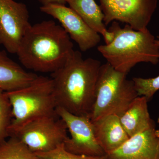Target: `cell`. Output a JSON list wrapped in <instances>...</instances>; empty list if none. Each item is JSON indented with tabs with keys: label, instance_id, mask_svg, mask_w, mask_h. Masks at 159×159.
<instances>
[{
	"label": "cell",
	"instance_id": "obj_6",
	"mask_svg": "<svg viewBox=\"0 0 159 159\" xmlns=\"http://www.w3.org/2000/svg\"><path fill=\"white\" fill-rule=\"evenodd\" d=\"M9 135L17 137L34 152L54 150L69 137L65 122L57 114L33 119L11 131Z\"/></svg>",
	"mask_w": 159,
	"mask_h": 159
},
{
	"label": "cell",
	"instance_id": "obj_19",
	"mask_svg": "<svg viewBox=\"0 0 159 159\" xmlns=\"http://www.w3.org/2000/svg\"><path fill=\"white\" fill-rule=\"evenodd\" d=\"M40 159H104L105 156L101 157L88 156L71 153L66 150L64 143L59 145L54 150L48 152H35Z\"/></svg>",
	"mask_w": 159,
	"mask_h": 159
},
{
	"label": "cell",
	"instance_id": "obj_10",
	"mask_svg": "<svg viewBox=\"0 0 159 159\" xmlns=\"http://www.w3.org/2000/svg\"><path fill=\"white\" fill-rule=\"evenodd\" d=\"M41 11L57 20L80 51H86L98 45L99 33L93 30L74 10L65 5L50 4L40 8Z\"/></svg>",
	"mask_w": 159,
	"mask_h": 159
},
{
	"label": "cell",
	"instance_id": "obj_16",
	"mask_svg": "<svg viewBox=\"0 0 159 159\" xmlns=\"http://www.w3.org/2000/svg\"><path fill=\"white\" fill-rule=\"evenodd\" d=\"M9 137L0 143V159H40L17 137Z\"/></svg>",
	"mask_w": 159,
	"mask_h": 159
},
{
	"label": "cell",
	"instance_id": "obj_5",
	"mask_svg": "<svg viewBox=\"0 0 159 159\" xmlns=\"http://www.w3.org/2000/svg\"><path fill=\"white\" fill-rule=\"evenodd\" d=\"M127 74L117 70L108 62L100 66L91 121L110 115L119 117L131 102L139 97L132 80Z\"/></svg>",
	"mask_w": 159,
	"mask_h": 159
},
{
	"label": "cell",
	"instance_id": "obj_15",
	"mask_svg": "<svg viewBox=\"0 0 159 159\" xmlns=\"http://www.w3.org/2000/svg\"><path fill=\"white\" fill-rule=\"evenodd\" d=\"M74 10L93 30L102 35L106 43L111 42L114 35L106 28L103 22L104 15L95 0H65Z\"/></svg>",
	"mask_w": 159,
	"mask_h": 159
},
{
	"label": "cell",
	"instance_id": "obj_20",
	"mask_svg": "<svg viewBox=\"0 0 159 159\" xmlns=\"http://www.w3.org/2000/svg\"><path fill=\"white\" fill-rule=\"evenodd\" d=\"M40 2L43 6L48 5L50 4H61V5H66L65 0H38Z\"/></svg>",
	"mask_w": 159,
	"mask_h": 159
},
{
	"label": "cell",
	"instance_id": "obj_1",
	"mask_svg": "<svg viewBox=\"0 0 159 159\" xmlns=\"http://www.w3.org/2000/svg\"><path fill=\"white\" fill-rule=\"evenodd\" d=\"M101 65L99 60L84 59L80 51H74L66 63L51 74L57 107L90 118Z\"/></svg>",
	"mask_w": 159,
	"mask_h": 159
},
{
	"label": "cell",
	"instance_id": "obj_12",
	"mask_svg": "<svg viewBox=\"0 0 159 159\" xmlns=\"http://www.w3.org/2000/svg\"><path fill=\"white\" fill-rule=\"evenodd\" d=\"M92 122L97 142L106 154L116 150L129 138L116 115L104 116Z\"/></svg>",
	"mask_w": 159,
	"mask_h": 159
},
{
	"label": "cell",
	"instance_id": "obj_14",
	"mask_svg": "<svg viewBox=\"0 0 159 159\" xmlns=\"http://www.w3.org/2000/svg\"><path fill=\"white\" fill-rule=\"evenodd\" d=\"M148 102L146 97L139 96L119 117L122 127L129 138L155 127L148 112Z\"/></svg>",
	"mask_w": 159,
	"mask_h": 159
},
{
	"label": "cell",
	"instance_id": "obj_18",
	"mask_svg": "<svg viewBox=\"0 0 159 159\" xmlns=\"http://www.w3.org/2000/svg\"><path fill=\"white\" fill-rule=\"evenodd\" d=\"M156 42L159 46V36ZM132 80L138 96L145 97L148 101L159 90V75L153 78L134 77Z\"/></svg>",
	"mask_w": 159,
	"mask_h": 159
},
{
	"label": "cell",
	"instance_id": "obj_13",
	"mask_svg": "<svg viewBox=\"0 0 159 159\" xmlns=\"http://www.w3.org/2000/svg\"><path fill=\"white\" fill-rule=\"evenodd\" d=\"M38 76L24 70L0 50V89L5 92L23 88L31 84Z\"/></svg>",
	"mask_w": 159,
	"mask_h": 159
},
{
	"label": "cell",
	"instance_id": "obj_4",
	"mask_svg": "<svg viewBox=\"0 0 159 159\" xmlns=\"http://www.w3.org/2000/svg\"><path fill=\"white\" fill-rule=\"evenodd\" d=\"M6 93L12 111L9 134L11 131L33 119L57 114V104L53 81L50 77L38 76L28 86Z\"/></svg>",
	"mask_w": 159,
	"mask_h": 159
},
{
	"label": "cell",
	"instance_id": "obj_3",
	"mask_svg": "<svg viewBox=\"0 0 159 159\" xmlns=\"http://www.w3.org/2000/svg\"><path fill=\"white\" fill-rule=\"evenodd\" d=\"M108 30L113 34V39L108 44L98 46L97 50L117 70L128 74L139 63H158L159 46L148 29L136 31L127 25L122 28L113 21Z\"/></svg>",
	"mask_w": 159,
	"mask_h": 159
},
{
	"label": "cell",
	"instance_id": "obj_11",
	"mask_svg": "<svg viewBox=\"0 0 159 159\" xmlns=\"http://www.w3.org/2000/svg\"><path fill=\"white\" fill-rule=\"evenodd\" d=\"M104 159H159V128L152 127L130 137Z\"/></svg>",
	"mask_w": 159,
	"mask_h": 159
},
{
	"label": "cell",
	"instance_id": "obj_9",
	"mask_svg": "<svg viewBox=\"0 0 159 159\" xmlns=\"http://www.w3.org/2000/svg\"><path fill=\"white\" fill-rule=\"evenodd\" d=\"M27 6L14 0H0V44L16 54L26 31L31 25Z\"/></svg>",
	"mask_w": 159,
	"mask_h": 159
},
{
	"label": "cell",
	"instance_id": "obj_7",
	"mask_svg": "<svg viewBox=\"0 0 159 159\" xmlns=\"http://www.w3.org/2000/svg\"><path fill=\"white\" fill-rule=\"evenodd\" d=\"M106 26L125 23L136 31L147 29L157 9V0H99Z\"/></svg>",
	"mask_w": 159,
	"mask_h": 159
},
{
	"label": "cell",
	"instance_id": "obj_2",
	"mask_svg": "<svg viewBox=\"0 0 159 159\" xmlns=\"http://www.w3.org/2000/svg\"><path fill=\"white\" fill-rule=\"evenodd\" d=\"M74 51L70 38L62 26L48 20L30 26L16 54L25 68L51 74L66 63Z\"/></svg>",
	"mask_w": 159,
	"mask_h": 159
},
{
	"label": "cell",
	"instance_id": "obj_17",
	"mask_svg": "<svg viewBox=\"0 0 159 159\" xmlns=\"http://www.w3.org/2000/svg\"><path fill=\"white\" fill-rule=\"evenodd\" d=\"M12 119L11 103L6 92L0 89V143L9 137Z\"/></svg>",
	"mask_w": 159,
	"mask_h": 159
},
{
	"label": "cell",
	"instance_id": "obj_8",
	"mask_svg": "<svg viewBox=\"0 0 159 159\" xmlns=\"http://www.w3.org/2000/svg\"><path fill=\"white\" fill-rule=\"evenodd\" d=\"M56 112L65 122L70 134L64 142L66 150L75 154L88 156L105 155L97 142L89 117L74 115L59 107H57Z\"/></svg>",
	"mask_w": 159,
	"mask_h": 159
}]
</instances>
